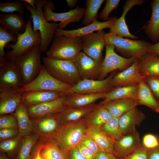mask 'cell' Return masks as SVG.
Returning a JSON list of instances; mask_svg holds the SVG:
<instances>
[{
  "mask_svg": "<svg viewBox=\"0 0 159 159\" xmlns=\"http://www.w3.org/2000/svg\"><path fill=\"white\" fill-rule=\"evenodd\" d=\"M147 151L148 159H159V146Z\"/></svg>",
  "mask_w": 159,
  "mask_h": 159,
  "instance_id": "11a10c76",
  "label": "cell"
},
{
  "mask_svg": "<svg viewBox=\"0 0 159 159\" xmlns=\"http://www.w3.org/2000/svg\"><path fill=\"white\" fill-rule=\"evenodd\" d=\"M3 128L18 129L17 120L14 113L0 115V129Z\"/></svg>",
  "mask_w": 159,
  "mask_h": 159,
  "instance_id": "b9f144b4",
  "label": "cell"
},
{
  "mask_svg": "<svg viewBox=\"0 0 159 159\" xmlns=\"http://www.w3.org/2000/svg\"><path fill=\"white\" fill-rule=\"evenodd\" d=\"M107 93L89 94L74 93L66 95L65 105L72 107H81L88 106L97 100L104 99Z\"/></svg>",
  "mask_w": 159,
  "mask_h": 159,
  "instance_id": "484cf974",
  "label": "cell"
},
{
  "mask_svg": "<svg viewBox=\"0 0 159 159\" xmlns=\"http://www.w3.org/2000/svg\"><path fill=\"white\" fill-rule=\"evenodd\" d=\"M19 135L18 129L3 128L0 129V141L10 139Z\"/></svg>",
  "mask_w": 159,
  "mask_h": 159,
  "instance_id": "bcb514c9",
  "label": "cell"
},
{
  "mask_svg": "<svg viewBox=\"0 0 159 159\" xmlns=\"http://www.w3.org/2000/svg\"><path fill=\"white\" fill-rule=\"evenodd\" d=\"M43 142L41 140L37 142L33 149L30 159H42L40 155V151Z\"/></svg>",
  "mask_w": 159,
  "mask_h": 159,
  "instance_id": "f907efd6",
  "label": "cell"
},
{
  "mask_svg": "<svg viewBox=\"0 0 159 159\" xmlns=\"http://www.w3.org/2000/svg\"><path fill=\"white\" fill-rule=\"evenodd\" d=\"M142 146L147 150L155 149L159 146V135L148 133L142 140Z\"/></svg>",
  "mask_w": 159,
  "mask_h": 159,
  "instance_id": "7bdbcfd3",
  "label": "cell"
},
{
  "mask_svg": "<svg viewBox=\"0 0 159 159\" xmlns=\"http://www.w3.org/2000/svg\"><path fill=\"white\" fill-rule=\"evenodd\" d=\"M144 80L159 102V77L147 76L145 77Z\"/></svg>",
  "mask_w": 159,
  "mask_h": 159,
  "instance_id": "f6af8a7d",
  "label": "cell"
},
{
  "mask_svg": "<svg viewBox=\"0 0 159 159\" xmlns=\"http://www.w3.org/2000/svg\"><path fill=\"white\" fill-rule=\"evenodd\" d=\"M98 105V104L95 103L81 107H72L66 105L59 112L61 121L63 124H64L80 120L96 108Z\"/></svg>",
  "mask_w": 159,
  "mask_h": 159,
  "instance_id": "f1b7e54d",
  "label": "cell"
},
{
  "mask_svg": "<svg viewBox=\"0 0 159 159\" xmlns=\"http://www.w3.org/2000/svg\"><path fill=\"white\" fill-rule=\"evenodd\" d=\"M31 120L33 127L32 133L38 136L39 140L43 141L52 139L63 124L60 119L59 112Z\"/></svg>",
  "mask_w": 159,
  "mask_h": 159,
  "instance_id": "4fadbf2b",
  "label": "cell"
},
{
  "mask_svg": "<svg viewBox=\"0 0 159 159\" xmlns=\"http://www.w3.org/2000/svg\"><path fill=\"white\" fill-rule=\"evenodd\" d=\"M102 105L112 117H119L139 105L138 99H121L111 101Z\"/></svg>",
  "mask_w": 159,
  "mask_h": 159,
  "instance_id": "4316f807",
  "label": "cell"
},
{
  "mask_svg": "<svg viewBox=\"0 0 159 159\" xmlns=\"http://www.w3.org/2000/svg\"><path fill=\"white\" fill-rule=\"evenodd\" d=\"M139 133L123 135L114 143V155L119 158L125 157L142 147Z\"/></svg>",
  "mask_w": 159,
  "mask_h": 159,
  "instance_id": "d6986e66",
  "label": "cell"
},
{
  "mask_svg": "<svg viewBox=\"0 0 159 159\" xmlns=\"http://www.w3.org/2000/svg\"><path fill=\"white\" fill-rule=\"evenodd\" d=\"M116 71L113 72L105 79L102 80H82L76 84L64 91L66 95L74 93L96 94L107 93L112 89L111 81Z\"/></svg>",
  "mask_w": 159,
  "mask_h": 159,
  "instance_id": "7c38bea8",
  "label": "cell"
},
{
  "mask_svg": "<svg viewBox=\"0 0 159 159\" xmlns=\"http://www.w3.org/2000/svg\"><path fill=\"white\" fill-rule=\"evenodd\" d=\"M148 52L159 57V41L155 43H150L148 48Z\"/></svg>",
  "mask_w": 159,
  "mask_h": 159,
  "instance_id": "db71d44e",
  "label": "cell"
},
{
  "mask_svg": "<svg viewBox=\"0 0 159 159\" xmlns=\"http://www.w3.org/2000/svg\"><path fill=\"white\" fill-rule=\"evenodd\" d=\"M104 38L105 44L113 45L116 52L127 58L134 57L141 59L148 52V48L150 44L142 40L124 38L113 32L105 33Z\"/></svg>",
  "mask_w": 159,
  "mask_h": 159,
  "instance_id": "277c9868",
  "label": "cell"
},
{
  "mask_svg": "<svg viewBox=\"0 0 159 159\" xmlns=\"http://www.w3.org/2000/svg\"><path fill=\"white\" fill-rule=\"evenodd\" d=\"M14 114L17 121L19 135L23 138L32 133L33 124L29 117L26 106L23 102H21Z\"/></svg>",
  "mask_w": 159,
  "mask_h": 159,
  "instance_id": "4dcf8cb0",
  "label": "cell"
},
{
  "mask_svg": "<svg viewBox=\"0 0 159 159\" xmlns=\"http://www.w3.org/2000/svg\"><path fill=\"white\" fill-rule=\"evenodd\" d=\"M23 138L19 135L14 138L0 141V150L8 154L19 151Z\"/></svg>",
  "mask_w": 159,
  "mask_h": 159,
  "instance_id": "f35d334b",
  "label": "cell"
},
{
  "mask_svg": "<svg viewBox=\"0 0 159 159\" xmlns=\"http://www.w3.org/2000/svg\"><path fill=\"white\" fill-rule=\"evenodd\" d=\"M150 4L151 16L143 29L147 37L155 43L159 41V0H153Z\"/></svg>",
  "mask_w": 159,
  "mask_h": 159,
  "instance_id": "83f0119b",
  "label": "cell"
},
{
  "mask_svg": "<svg viewBox=\"0 0 159 159\" xmlns=\"http://www.w3.org/2000/svg\"><path fill=\"white\" fill-rule=\"evenodd\" d=\"M0 25L17 37L24 32L26 23L22 15L13 13H6L0 15Z\"/></svg>",
  "mask_w": 159,
  "mask_h": 159,
  "instance_id": "603a6c76",
  "label": "cell"
},
{
  "mask_svg": "<svg viewBox=\"0 0 159 159\" xmlns=\"http://www.w3.org/2000/svg\"><path fill=\"white\" fill-rule=\"evenodd\" d=\"M23 93L22 102L27 107L54 100L66 95L64 91H37Z\"/></svg>",
  "mask_w": 159,
  "mask_h": 159,
  "instance_id": "d4e9b609",
  "label": "cell"
},
{
  "mask_svg": "<svg viewBox=\"0 0 159 159\" xmlns=\"http://www.w3.org/2000/svg\"><path fill=\"white\" fill-rule=\"evenodd\" d=\"M39 140L38 136L33 133L23 138L19 151L18 159H30L32 150Z\"/></svg>",
  "mask_w": 159,
  "mask_h": 159,
  "instance_id": "d590c367",
  "label": "cell"
},
{
  "mask_svg": "<svg viewBox=\"0 0 159 159\" xmlns=\"http://www.w3.org/2000/svg\"><path fill=\"white\" fill-rule=\"evenodd\" d=\"M67 154L68 159H87L82 154L77 147L69 150Z\"/></svg>",
  "mask_w": 159,
  "mask_h": 159,
  "instance_id": "816d5d0a",
  "label": "cell"
},
{
  "mask_svg": "<svg viewBox=\"0 0 159 159\" xmlns=\"http://www.w3.org/2000/svg\"><path fill=\"white\" fill-rule=\"evenodd\" d=\"M25 2L22 0H17L12 2H0V11L4 13L18 12L22 15L25 12Z\"/></svg>",
  "mask_w": 159,
  "mask_h": 159,
  "instance_id": "ab89813d",
  "label": "cell"
},
{
  "mask_svg": "<svg viewBox=\"0 0 159 159\" xmlns=\"http://www.w3.org/2000/svg\"><path fill=\"white\" fill-rule=\"evenodd\" d=\"M138 105H144L157 113H159V102L155 98L144 80L138 85Z\"/></svg>",
  "mask_w": 159,
  "mask_h": 159,
  "instance_id": "1f68e13d",
  "label": "cell"
},
{
  "mask_svg": "<svg viewBox=\"0 0 159 159\" xmlns=\"http://www.w3.org/2000/svg\"><path fill=\"white\" fill-rule=\"evenodd\" d=\"M138 85L117 87L107 93L103 101L98 104L102 105L114 100L121 99H138Z\"/></svg>",
  "mask_w": 159,
  "mask_h": 159,
  "instance_id": "f546056e",
  "label": "cell"
},
{
  "mask_svg": "<svg viewBox=\"0 0 159 159\" xmlns=\"http://www.w3.org/2000/svg\"><path fill=\"white\" fill-rule=\"evenodd\" d=\"M86 133L95 141L100 151L114 155V141L100 127L87 125Z\"/></svg>",
  "mask_w": 159,
  "mask_h": 159,
  "instance_id": "cb8c5ba5",
  "label": "cell"
},
{
  "mask_svg": "<svg viewBox=\"0 0 159 159\" xmlns=\"http://www.w3.org/2000/svg\"><path fill=\"white\" fill-rule=\"evenodd\" d=\"M77 148L82 154L87 159H95L96 154L81 143Z\"/></svg>",
  "mask_w": 159,
  "mask_h": 159,
  "instance_id": "681fc988",
  "label": "cell"
},
{
  "mask_svg": "<svg viewBox=\"0 0 159 159\" xmlns=\"http://www.w3.org/2000/svg\"><path fill=\"white\" fill-rule=\"evenodd\" d=\"M40 154L42 159H68L67 153L53 139L43 141Z\"/></svg>",
  "mask_w": 159,
  "mask_h": 159,
  "instance_id": "836d02e7",
  "label": "cell"
},
{
  "mask_svg": "<svg viewBox=\"0 0 159 159\" xmlns=\"http://www.w3.org/2000/svg\"><path fill=\"white\" fill-rule=\"evenodd\" d=\"M120 0H107L105 5L99 15V18L105 21L108 20L111 12L118 6Z\"/></svg>",
  "mask_w": 159,
  "mask_h": 159,
  "instance_id": "ee69618b",
  "label": "cell"
},
{
  "mask_svg": "<svg viewBox=\"0 0 159 159\" xmlns=\"http://www.w3.org/2000/svg\"><path fill=\"white\" fill-rule=\"evenodd\" d=\"M66 95L54 100L27 107L31 120L40 119L61 112L66 105Z\"/></svg>",
  "mask_w": 159,
  "mask_h": 159,
  "instance_id": "2e32d148",
  "label": "cell"
},
{
  "mask_svg": "<svg viewBox=\"0 0 159 159\" xmlns=\"http://www.w3.org/2000/svg\"><path fill=\"white\" fill-rule=\"evenodd\" d=\"M105 33L103 30L82 37L83 52L95 60L101 63L103 59L102 51L105 45L104 38Z\"/></svg>",
  "mask_w": 159,
  "mask_h": 159,
  "instance_id": "5bb4252c",
  "label": "cell"
},
{
  "mask_svg": "<svg viewBox=\"0 0 159 159\" xmlns=\"http://www.w3.org/2000/svg\"><path fill=\"white\" fill-rule=\"evenodd\" d=\"M17 38V37L0 25V62L5 59L4 56L6 52H4V49L6 45L11 42H12V44H15Z\"/></svg>",
  "mask_w": 159,
  "mask_h": 159,
  "instance_id": "60d3db41",
  "label": "cell"
},
{
  "mask_svg": "<svg viewBox=\"0 0 159 159\" xmlns=\"http://www.w3.org/2000/svg\"><path fill=\"white\" fill-rule=\"evenodd\" d=\"M54 5L51 0L47 1L43 8L44 16L48 22L60 21L59 28L63 29L71 23L77 22L80 21L84 16L86 8L77 6L76 8L62 13H56L53 11L55 9Z\"/></svg>",
  "mask_w": 159,
  "mask_h": 159,
  "instance_id": "8fae6325",
  "label": "cell"
},
{
  "mask_svg": "<svg viewBox=\"0 0 159 159\" xmlns=\"http://www.w3.org/2000/svg\"><path fill=\"white\" fill-rule=\"evenodd\" d=\"M41 43H37L14 61L25 85L37 76L43 67L41 62Z\"/></svg>",
  "mask_w": 159,
  "mask_h": 159,
  "instance_id": "52a82bcc",
  "label": "cell"
},
{
  "mask_svg": "<svg viewBox=\"0 0 159 159\" xmlns=\"http://www.w3.org/2000/svg\"><path fill=\"white\" fill-rule=\"evenodd\" d=\"M140 59L137 58L129 67L114 75L111 81L113 89L117 87L138 85L144 80L145 77L140 72Z\"/></svg>",
  "mask_w": 159,
  "mask_h": 159,
  "instance_id": "9a60e30c",
  "label": "cell"
},
{
  "mask_svg": "<svg viewBox=\"0 0 159 159\" xmlns=\"http://www.w3.org/2000/svg\"><path fill=\"white\" fill-rule=\"evenodd\" d=\"M95 159H120L115 155L100 151L96 154Z\"/></svg>",
  "mask_w": 159,
  "mask_h": 159,
  "instance_id": "f5cc1de1",
  "label": "cell"
},
{
  "mask_svg": "<svg viewBox=\"0 0 159 159\" xmlns=\"http://www.w3.org/2000/svg\"><path fill=\"white\" fill-rule=\"evenodd\" d=\"M145 2L144 0H127L123 7V12L121 16L118 18L113 26L110 29V32L117 34L124 38L126 37L133 39H138V37L132 34L130 32L125 20V17L127 12L133 6L136 5H142Z\"/></svg>",
  "mask_w": 159,
  "mask_h": 159,
  "instance_id": "ffe728a7",
  "label": "cell"
},
{
  "mask_svg": "<svg viewBox=\"0 0 159 159\" xmlns=\"http://www.w3.org/2000/svg\"><path fill=\"white\" fill-rule=\"evenodd\" d=\"M24 2L29 4L34 9L36 8L35 5L36 0H22Z\"/></svg>",
  "mask_w": 159,
  "mask_h": 159,
  "instance_id": "6f0895ef",
  "label": "cell"
},
{
  "mask_svg": "<svg viewBox=\"0 0 159 159\" xmlns=\"http://www.w3.org/2000/svg\"><path fill=\"white\" fill-rule=\"evenodd\" d=\"M24 32L19 35L16 42L9 43L5 48L11 50L6 52L4 58L15 61L29 50L34 45L41 42V37L39 31L34 32L32 27V20L30 17L26 20Z\"/></svg>",
  "mask_w": 159,
  "mask_h": 159,
  "instance_id": "8992f818",
  "label": "cell"
},
{
  "mask_svg": "<svg viewBox=\"0 0 159 159\" xmlns=\"http://www.w3.org/2000/svg\"><path fill=\"white\" fill-rule=\"evenodd\" d=\"M81 143L96 154L100 151L95 141L86 134L83 138Z\"/></svg>",
  "mask_w": 159,
  "mask_h": 159,
  "instance_id": "c3c4849f",
  "label": "cell"
},
{
  "mask_svg": "<svg viewBox=\"0 0 159 159\" xmlns=\"http://www.w3.org/2000/svg\"><path fill=\"white\" fill-rule=\"evenodd\" d=\"M145 117L143 112L137 107L120 117L119 123L122 135H125L136 132V126L140 125Z\"/></svg>",
  "mask_w": 159,
  "mask_h": 159,
  "instance_id": "44dd1931",
  "label": "cell"
},
{
  "mask_svg": "<svg viewBox=\"0 0 159 159\" xmlns=\"http://www.w3.org/2000/svg\"><path fill=\"white\" fill-rule=\"evenodd\" d=\"M105 0H87L86 11L82 24L86 26L91 24L97 16L98 11Z\"/></svg>",
  "mask_w": 159,
  "mask_h": 159,
  "instance_id": "8d00e7d4",
  "label": "cell"
},
{
  "mask_svg": "<svg viewBox=\"0 0 159 159\" xmlns=\"http://www.w3.org/2000/svg\"><path fill=\"white\" fill-rule=\"evenodd\" d=\"M87 125L84 118L63 124L54 135L53 139L66 153L80 144L86 135Z\"/></svg>",
  "mask_w": 159,
  "mask_h": 159,
  "instance_id": "7a4b0ae2",
  "label": "cell"
},
{
  "mask_svg": "<svg viewBox=\"0 0 159 159\" xmlns=\"http://www.w3.org/2000/svg\"><path fill=\"white\" fill-rule=\"evenodd\" d=\"M78 0H67L66 2L67 6L71 8L74 7L77 4L78 2Z\"/></svg>",
  "mask_w": 159,
  "mask_h": 159,
  "instance_id": "9f6ffc18",
  "label": "cell"
},
{
  "mask_svg": "<svg viewBox=\"0 0 159 159\" xmlns=\"http://www.w3.org/2000/svg\"><path fill=\"white\" fill-rule=\"evenodd\" d=\"M0 159H10L7 157L5 154H4L3 152H1L0 153Z\"/></svg>",
  "mask_w": 159,
  "mask_h": 159,
  "instance_id": "680465c9",
  "label": "cell"
},
{
  "mask_svg": "<svg viewBox=\"0 0 159 159\" xmlns=\"http://www.w3.org/2000/svg\"><path fill=\"white\" fill-rule=\"evenodd\" d=\"M82 80H97L101 63L80 52L72 60Z\"/></svg>",
  "mask_w": 159,
  "mask_h": 159,
  "instance_id": "e0dca14e",
  "label": "cell"
},
{
  "mask_svg": "<svg viewBox=\"0 0 159 159\" xmlns=\"http://www.w3.org/2000/svg\"><path fill=\"white\" fill-rule=\"evenodd\" d=\"M97 107L84 118L87 125L101 127L112 116L103 105Z\"/></svg>",
  "mask_w": 159,
  "mask_h": 159,
  "instance_id": "e575fe53",
  "label": "cell"
},
{
  "mask_svg": "<svg viewBox=\"0 0 159 159\" xmlns=\"http://www.w3.org/2000/svg\"><path fill=\"white\" fill-rule=\"evenodd\" d=\"M118 19L116 16L111 17L109 19L103 22L98 21L94 19L92 22L85 26L75 29L65 30L59 28L57 29L54 37L65 36L72 37H82L95 31L103 30L104 29L110 28Z\"/></svg>",
  "mask_w": 159,
  "mask_h": 159,
  "instance_id": "ac0fdd59",
  "label": "cell"
},
{
  "mask_svg": "<svg viewBox=\"0 0 159 159\" xmlns=\"http://www.w3.org/2000/svg\"><path fill=\"white\" fill-rule=\"evenodd\" d=\"M23 93L16 90L0 91V115L14 113L22 102Z\"/></svg>",
  "mask_w": 159,
  "mask_h": 159,
  "instance_id": "7402d4cb",
  "label": "cell"
},
{
  "mask_svg": "<svg viewBox=\"0 0 159 159\" xmlns=\"http://www.w3.org/2000/svg\"><path fill=\"white\" fill-rule=\"evenodd\" d=\"M25 85L14 61L0 62V91L18 90Z\"/></svg>",
  "mask_w": 159,
  "mask_h": 159,
  "instance_id": "30bf717a",
  "label": "cell"
},
{
  "mask_svg": "<svg viewBox=\"0 0 159 159\" xmlns=\"http://www.w3.org/2000/svg\"><path fill=\"white\" fill-rule=\"evenodd\" d=\"M120 159H148L147 149L142 146L131 154Z\"/></svg>",
  "mask_w": 159,
  "mask_h": 159,
  "instance_id": "7dc6e473",
  "label": "cell"
},
{
  "mask_svg": "<svg viewBox=\"0 0 159 159\" xmlns=\"http://www.w3.org/2000/svg\"><path fill=\"white\" fill-rule=\"evenodd\" d=\"M105 54L101 64L100 74L97 80L105 79L110 72L122 71L130 67L137 59L134 57L125 58L118 54L115 47L112 44H105Z\"/></svg>",
  "mask_w": 159,
  "mask_h": 159,
  "instance_id": "ba28073f",
  "label": "cell"
},
{
  "mask_svg": "<svg viewBox=\"0 0 159 159\" xmlns=\"http://www.w3.org/2000/svg\"><path fill=\"white\" fill-rule=\"evenodd\" d=\"M44 66L53 77L62 82L73 86L82 80L72 60L42 58Z\"/></svg>",
  "mask_w": 159,
  "mask_h": 159,
  "instance_id": "5b68a950",
  "label": "cell"
},
{
  "mask_svg": "<svg viewBox=\"0 0 159 159\" xmlns=\"http://www.w3.org/2000/svg\"><path fill=\"white\" fill-rule=\"evenodd\" d=\"M82 37L65 36L54 37L47 57L58 59L72 60L82 50Z\"/></svg>",
  "mask_w": 159,
  "mask_h": 159,
  "instance_id": "3957f363",
  "label": "cell"
},
{
  "mask_svg": "<svg viewBox=\"0 0 159 159\" xmlns=\"http://www.w3.org/2000/svg\"><path fill=\"white\" fill-rule=\"evenodd\" d=\"M72 86L55 79L47 72L43 65L37 76L18 91L22 92L37 91L63 92L68 90Z\"/></svg>",
  "mask_w": 159,
  "mask_h": 159,
  "instance_id": "9c48e42d",
  "label": "cell"
},
{
  "mask_svg": "<svg viewBox=\"0 0 159 159\" xmlns=\"http://www.w3.org/2000/svg\"><path fill=\"white\" fill-rule=\"evenodd\" d=\"M46 0H36V9H33L28 4L25 2V6L30 13L33 23V29L34 32L39 31L41 40V52H46L52 42L55 33L59 27V24L55 22L49 23L45 19L43 8L47 1Z\"/></svg>",
  "mask_w": 159,
  "mask_h": 159,
  "instance_id": "6da1fadb",
  "label": "cell"
},
{
  "mask_svg": "<svg viewBox=\"0 0 159 159\" xmlns=\"http://www.w3.org/2000/svg\"><path fill=\"white\" fill-rule=\"evenodd\" d=\"M119 119V117H112L101 127L114 141L123 136L120 129Z\"/></svg>",
  "mask_w": 159,
  "mask_h": 159,
  "instance_id": "74e56055",
  "label": "cell"
},
{
  "mask_svg": "<svg viewBox=\"0 0 159 159\" xmlns=\"http://www.w3.org/2000/svg\"><path fill=\"white\" fill-rule=\"evenodd\" d=\"M139 70L140 74L147 76L159 77V57L148 52L140 59Z\"/></svg>",
  "mask_w": 159,
  "mask_h": 159,
  "instance_id": "d6a6232c",
  "label": "cell"
}]
</instances>
